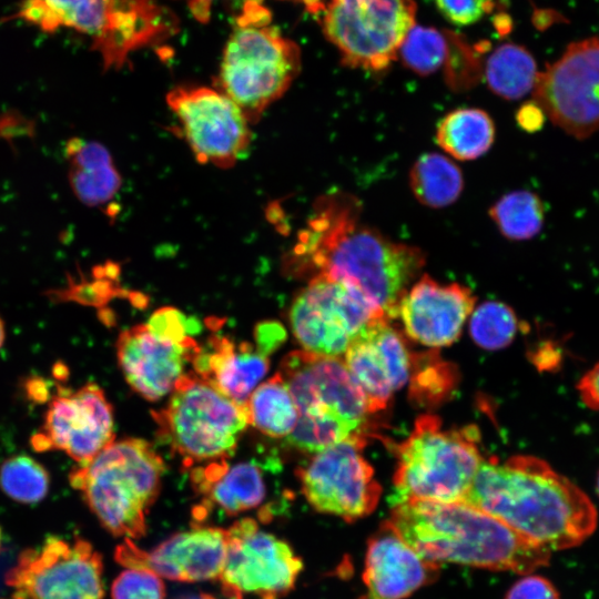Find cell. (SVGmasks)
Wrapping results in <instances>:
<instances>
[{"label":"cell","mask_w":599,"mask_h":599,"mask_svg":"<svg viewBox=\"0 0 599 599\" xmlns=\"http://www.w3.org/2000/svg\"><path fill=\"white\" fill-rule=\"evenodd\" d=\"M353 196L329 193L284 256V271L311 280L327 276L362 292L389 319L417 280L426 257L414 245L398 243L359 222Z\"/></svg>","instance_id":"cell-1"},{"label":"cell","mask_w":599,"mask_h":599,"mask_svg":"<svg viewBox=\"0 0 599 599\" xmlns=\"http://www.w3.org/2000/svg\"><path fill=\"white\" fill-rule=\"evenodd\" d=\"M464 502L550 551L579 546L598 521L582 489L547 461L527 455L484 459Z\"/></svg>","instance_id":"cell-2"},{"label":"cell","mask_w":599,"mask_h":599,"mask_svg":"<svg viewBox=\"0 0 599 599\" xmlns=\"http://www.w3.org/2000/svg\"><path fill=\"white\" fill-rule=\"evenodd\" d=\"M425 560L529 573L549 564L551 551L464 501H396L388 519Z\"/></svg>","instance_id":"cell-3"},{"label":"cell","mask_w":599,"mask_h":599,"mask_svg":"<svg viewBox=\"0 0 599 599\" xmlns=\"http://www.w3.org/2000/svg\"><path fill=\"white\" fill-rule=\"evenodd\" d=\"M17 16L44 32L89 35L104 70L121 69L131 52L177 32L176 17L158 0H24Z\"/></svg>","instance_id":"cell-4"},{"label":"cell","mask_w":599,"mask_h":599,"mask_svg":"<svg viewBox=\"0 0 599 599\" xmlns=\"http://www.w3.org/2000/svg\"><path fill=\"white\" fill-rule=\"evenodd\" d=\"M164 470L161 456L148 441L126 438L114 440L90 463L74 468L70 484L109 532L140 538Z\"/></svg>","instance_id":"cell-5"},{"label":"cell","mask_w":599,"mask_h":599,"mask_svg":"<svg viewBox=\"0 0 599 599\" xmlns=\"http://www.w3.org/2000/svg\"><path fill=\"white\" fill-rule=\"evenodd\" d=\"M301 68L300 47L268 24L258 0H250L224 47L216 89L254 123L287 91Z\"/></svg>","instance_id":"cell-6"},{"label":"cell","mask_w":599,"mask_h":599,"mask_svg":"<svg viewBox=\"0 0 599 599\" xmlns=\"http://www.w3.org/2000/svg\"><path fill=\"white\" fill-rule=\"evenodd\" d=\"M478 443L474 426L446 429L438 417L420 416L398 446L396 501H464L485 459Z\"/></svg>","instance_id":"cell-7"},{"label":"cell","mask_w":599,"mask_h":599,"mask_svg":"<svg viewBox=\"0 0 599 599\" xmlns=\"http://www.w3.org/2000/svg\"><path fill=\"white\" fill-rule=\"evenodd\" d=\"M167 405L153 412L160 439L184 465L224 459L236 447L248 422L241 406L195 373H185Z\"/></svg>","instance_id":"cell-8"},{"label":"cell","mask_w":599,"mask_h":599,"mask_svg":"<svg viewBox=\"0 0 599 599\" xmlns=\"http://www.w3.org/2000/svg\"><path fill=\"white\" fill-rule=\"evenodd\" d=\"M416 11L414 0H329L322 29L344 65L378 72L398 57Z\"/></svg>","instance_id":"cell-9"},{"label":"cell","mask_w":599,"mask_h":599,"mask_svg":"<svg viewBox=\"0 0 599 599\" xmlns=\"http://www.w3.org/2000/svg\"><path fill=\"white\" fill-rule=\"evenodd\" d=\"M192 326L179 309L162 307L119 335L118 363L134 392L152 402L172 393L201 349Z\"/></svg>","instance_id":"cell-10"},{"label":"cell","mask_w":599,"mask_h":599,"mask_svg":"<svg viewBox=\"0 0 599 599\" xmlns=\"http://www.w3.org/2000/svg\"><path fill=\"white\" fill-rule=\"evenodd\" d=\"M382 317L388 318L362 292L327 276L308 280L290 309V324L303 351L339 358L358 334Z\"/></svg>","instance_id":"cell-11"},{"label":"cell","mask_w":599,"mask_h":599,"mask_svg":"<svg viewBox=\"0 0 599 599\" xmlns=\"http://www.w3.org/2000/svg\"><path fill=\"white\" fill-rule=\"evenodd\" d=\"M101 555L82 538L48 537L7 572L12 599H103Z\"/></svg>","instance_id":"cell-12"},{"label":"cell","mask_w":599,"mask_h":599,"mask_svg":"<svg viewBox=\"0 0 599 599\" xmlns=\"http://www.w3.org/2000/svg\"><path fill=\"white\" fill-rule=\"evenodd\" d=\"M227 532L226 560L217 579L227 599H280L294 588L303 562L285 540L260 529L252 518L235 521Z\"/></svg>","instance_id":"cell-13"},{"label":"cell","mask_w":599,"mask_h":599,"mask_svg":"<svg viewBox=\"0 0 599 599\" xmlns=\"http://www.w3.org/2000/svg\"><path fill=\"white\" fill-rule=\"evenodd\" d=\"M365 441L354 438L333 445L300 469L302 493L316 511L355 521L375 510L382 488L362 454Z\"/></svg>","instance_id":"cell-14"},{"label":"cell","mask_w":599,"mask_h":599,"mask_svg":"<svg viewBox=\"0 0 599 599\" xmlns=\"http://www.w3.org/2000/svg\"><path fill=\"white\" fill-rule=\"evenodd\" d=\"M278 374L295 400L300 418L342 424L366 434L370 412L343 358L294 351L283 358Z\"/></svg>","instance_id":"cell-15"},{"label":"cell","mask_w":599,"mask_h":599,"mask_svg":"<svg viewBox=\"0 0 599 599\" xmlns=\"http://www.w3.org/2000/svg\"><path fill=\"white\" fill-rule=\"evenodd\" d=\"M534 101L551 122L577 139L599 130V38L569 44L538 73Z\"/></svg>","instance_id":"cell-16"},{"label":"cell","mask_w":599,"mask_h":599,"mask_svg":"<svg viewBox=\"0 0 599 599\" xmlns=\"http://www.w3.org/2000/svg\"><path fill=\"white\" fill-rule=\"evenodd\" d=\"M166 103L196 160L231 167L246 154L252 140L250 122L224 93L209 87H176Z\"/></svg>","instance_id":"cell-17"},{"label":"cell","mask_w":599,"mask_h":599,"mask_svg":"<svg viewBox=\"0 0 599 599\" xmlns=\"http://www.w3.org/2000/svg\"><path fill=\"white\" fill-rule=\"evenodd\" d=\"M113 441L112 405L92 383L73 392L60 390L47 409L42 427L31 439L35 450H62L78 466L90 463Z\"/></svg>","instance_id":"cell-18"},{"label":"cell","mask_w":599,"mask_h":599,"mask_svg":"<svg viewBox=\"0 0 599 599\" xmlns=\"http://www.w3.org/2000/svg\"><path fill=\"white\" fill-rule=\"evenodd\" d=\"M227 546V529L195 526L174 534L151 551L125 538L115 549V560L125 568L146 569L174 581L213 580L224 568Z\"/></svg>","instance_id":"cell-19"},{"label":"cell","mask_w":599,"mask_h":599,"mask_svg":"<svg viewBox=\"0 0 599 599\" xmlns=\"http://www.w3.org/2000/svg\"><path fill=\"white\" fill-rule=\"evenodd\" d=\"M342 358L370 414L384 409L409 378V352L386 317L374 321L358 334Z\"/></svg>","instance_id":"cell-20"},{"label":"cell","mask_w":599,"mask_h":599,"mask_svg":"<svg viewBox=\"0 0 599 599\" xmlns=\"http://www.w3.org/2000/svg\"><path fill=\"white\" fill-rule=\"evenodd\" d=\"M475 302L469 287L423 275L400 300L397 315L412 339L429 347L448 346L458 339Z\"/></svg>","instance_id":"cell-21"},{"label":"cell","mask_w":599,"mask_h":599,"mask_svg":"<svg viewBox=\"0 0 599 599\" xmlns=\"http://www.w3.org/2000/svg\"><path fill=\"white\" fill-rule=\"evenodd\" d=\"M437 573L438 566L423 559L387 520L368 541L361 599H405Z\"/></svg>","instance_id":"cell-22"},{"label":"cell","mask_w":599,"mask_h":599,"mask_svg":"<svg viewBox=\"0 0 599 599\" xmlns=\"http://www.w3.org/2000/svg\"><path fill=\"white\" fill-rule=\"evenodd\" d=\"M194 373L241 406L247 400L270 367L268 353L247 342L234 343L214 335L193 361Z\"/></svg>","instance_id":"cell-23"},{"label":"cell","mask_w":599,"mask_h":599,"mask_svg":"<svg viewBox=\"0 0 599 599\" xmlns=\"http://www.w3.org/2000/svg\"><path fill=\"white\" fill-rule=\"evenodd\" d=\"M192 483L204 501L229 516L258 507L266 496L263 473L254 463L229 466L225 459L214 460L192 471Z\"/></svg>","instance_id":"cell-24"},{"label":"cell","mask_w":599,"mask_h":599,"mask_svg":"<svg viewBox=\"0 0 599 599\" xmlns=\"http://www.w3.org/2000/svg\"><path fill=\"white\" fill-rule=\"evenodd\" d=\"M64 151L69 163V184L81 203L99 206L114 197L122 179L103 144L71 138Z\"/></svg>","instance_id":"cell-25"},{"label":"cell","mask_w":599,"mask_h":599,"mask_svg":"<svg viewBox=\"0 0 599 599\" xmlns=\"http://www.w3.org/2000/svg\"><path fill=\"white\" fill-rule=\"evenodd\" d=\"M495 139L490 115L477 108H461L447 113L438 123L436 142L460 161L478 159L488 152Z\"/></svg>","instance_id":"cell-26"},{"label":"cell","mask_w":599,"mask_h":599,"mask_svg":"<svg viewBox=\"0 0 599 599\" xmlns=\"http://www.w3.org/2000/svg\"><path fill=\"white\" fill-rule=\"evenodd\" d=\"M409 186L415 199L432 209H443L460 196L461 170L449 158L429 152L422 154L409 171Z\"/></svg>","instance_id":"cell-27"},{"label":"cell","mask_w":599,"mask_h":599,"mask_svg":"<svg viewBox=\"0 0 599 599\" xmlns=\"http://www.w3.org/2000/svg\"><path fill=\"white\" fill-rule=\"evenodd\" d=\"M246 406L250 424L273 438L287 437L298 419L295 400L278 373L254 389Z\"/></svg>","instance_id":"cell-28"},{"label":"cell","mask_w":599,"mask_h":599,"mask_svg":"<svg viewBox=\"0 0 599 599\" xmlns=\"http://www.w3.org/2000/svg\"><path fill=\"white\" fill-rule=\"evenodd\" d=\"M538 73L530 52L514 43L499 45L489 55L485 67L488 88L507 100H518L532 91Z\"/></svg>","instance_id":"cell-29"},{"label":"cell","mask_w":599,"mask_h":599,"mask_svg":"<svg viewBox=\"0 0 599 599\" xmlns=\"http://www.w3.org/2000/svg\"><path fill=\"white\" fill-rule=\"evenodd\" d=\"M489 216L499 232L512 241L536 236L544 224V205L539 196L520 190L505 194L489 209Z\"/></svg>","instance_id":"cell-30"},{"label":"cell","mask_w":599,"mask_h":599,"mask_svg":"<svg viewBox=\"0 0 599 599\" xmlns=\"http://www.w3.org/2000/svg\"><path fill=\"white\" fill-rule=\"evenodd\" d=\"M50 477L47 469L27 455L6 459L0 467V487L11 499L34 504L48 494Z\"/></svg>","instance_id":"cell-31"},{"label":"cell","mask_w":599,"mask_h":599,"mask_svg":"<svg viewBox=\"0 0 599 599\" xmlns=\"http://www.w3.org/2000/svg\"><path fill=\"white\" fill-rule=\"evenodd\" d=\"M469 324L473 341L488 351L509 345L519 325L515 312L500 302H485L479 305L473 311Z\"/></svg>","instance_id":"cell-32"},{"label":"cell","mask_w":599,"mask_h":599,"mask_svg":"<svg viewBox=\"0 0 599 599\" xmlns=\"http://www.w3.org/2000/svg\"><path fill=\"white\" fill-rule=\"evenodd\" d=\"M447 50V41L441 32L415 24L404 39L398 55L413 72L429 75L444 64Z\"/></svg>","instance_id":"cell-33"},{"label":"cell","mask_w":599,"mask_h":599,"mask_svg":"<svg viewBox=\"0 0 599 599\" xmlns=\"http://www.w3.org/2000/svg\"><path fill=\"white\" fill-rule=\"evenodd\" d=\"M112 599H164L165 587L160 576L146 569L126 568L113 581Z\"/></svg>","instance_id":"cell-34"},{"label":"cell","mask_w":599,"mask_h":599,"mask_svg":"<svg viewBox=\"0 0 599 599\" xmlns=\"http://www.w3.org/2000/svg\"><path fill=\"white\" fill-rule=\"evenodd\" d=\"M439 12L453 24L465 27L488 13L494 0H435Z\"/></svg>","instance_id":"cell-35"},{"label":"cell","mask_w":599,"mask_h":599,"mask_svg":"<svg viewBox=\"0 0 599 599\" xmlns=\"http://www.w3.org/2000/svg\"><path fill=\"white\" fill-rule=\"evenodd\" d=\"M506 599H560L556 587L547 578L528 575L515 582Z\"/></svg>","instance_id":"cell-36"},{"label":"cell","mask_w":599,"mask_h":599,"mask_svg":"<svg viewBox=\"0 0 599 599\" xmlns=\"http://www.w3.org/2000/svg\"><path fill=\"white\" fill-rule=\"evenodd\" d=\"M577 390L585 406L599 412V363L579 379Z\"/></svg>","instance_id":"cell-37"},{"label":"cell","mask_w":599,"mask_h":599,"mask_svg":"<svg viewBox=\"0 0 599 599\" xmlns=\"http://www.w3.org/2000/svg\"><path fill=\"white\" fill-rule=\"evenodd\" d=\"M34 122L27 120L17 112H7L0 115V138L11 139V136L33 135Z\"/></svg>","instance_id":"cell-38"},{"label":"cell","mask_w":599,"mask_h":599,"mask_svg":"<svg viewBox=\"0 0 599 599\" xmlns=\"http://www.w3.org/2000/svg\"><path fill=\"white\" fill-rule=\"evenodd\" d=\"M516 119L524 130L535 132L542 126L545 113L534 101L522 104L517 111Z\"/></svg>","instance_id":"cell-39"},{"label":"cell","mask_w":599,"mask_h":599,"mask_svg":"<svg viewBox=\"0 0 599 599\" xmlns=\"http://www.w3.org/2000/svg\"><path fill=\"white\" fill-rule=\"evenodd\" d=\"M301 3L305 9L311 13H322L325 9V3L323 0H286Z\"/></svg>","instance_id":"cell-40"},{"label":"cell","mask_w":599,"mask_h":599,"mask_svg":"<svg viewBox=\"0 0 599 599\" xmlns=\"http://www.w3.org/2000/svg\"><path fill=\"white\" fill-rule=\"evenodd\" d=\"M211 0H191L194 4L193 12L197 18L204 19L209 14V4Z\"/></svg>","instance_id":"cell-41"},{"label":"cell","mask_w":599,"mask_h":599,"mask_svg":"<svg viewBox=\"0 0 599 599\" xmlns=\"http://www.w3.org/2000/svg\"><path fill=\"white\" fill-rule=\"evenodd\" d=\"M174 599H215L212 595L205 593V592H189L183 593Z\"/></svg>","instance_id":"cell-42"},{"label":"cell","mask_w":599,"mask_h":599,"mask_svg":"<svg viewBox=\"0 0 599 599\" xmlns=\"http://www.w3.org/2000/svg\"><path fill=\"white\" fill-rule=\"evenodd\" d=\"M4 325H3V322L2 319L0 318V347L2 346L3 344V341H4Z\"/></svg>","instance_id":"cell-43"},{"label":"cell","mask_w":599,"mask_h":599,"mask_svg":"<svg viewBox=\"0 0 599 599\" xmlns=\"http://www.w3.org/2000/svg\"><path fill=\"white\" fill-rule=\"evenodd\" d=\"M596 491H597V495L599 497V473H598V476H597V479H596Z\"/></svg>","instance_id":"cell-44"},{"label":"cell","mask_w":599,"mask_h":599,"mask_svg":"<svg viewBox=\"0 0 599 599\" xmlns=\"http://www.w3.org/2000/svg\"><path fill=\"white\" fill-rule=\"evenodd\" d=\"M1 547H2V534H1V528H0V551H1Z\"/></svg>","instance_id":"cell-45"}]
</instances>
